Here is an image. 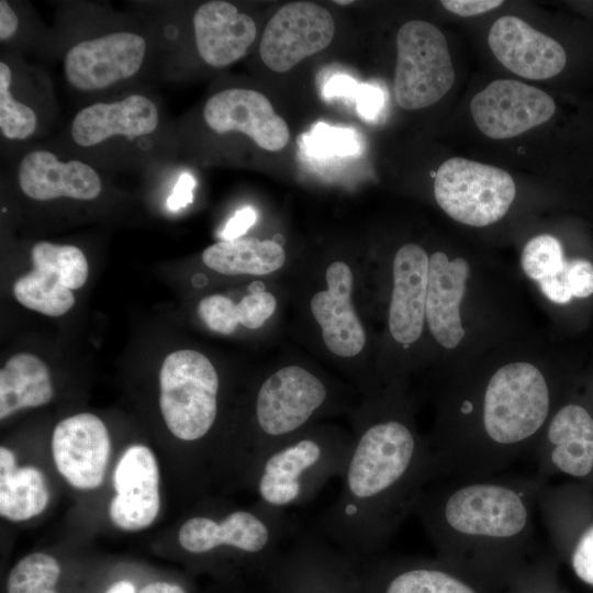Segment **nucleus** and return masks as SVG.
I'll list each match as a JSON object with an SVG mask.
<instances>
[{
    "label": "nucleus",
    "instance_id": "nucleus-28",
    "mask_svg": "<svg viewBox=\"0 0 593 593\" xmlns=\"http://www.w3.org/2000/svg\"><path fill=\"white\" fill-rule=\"evenodd\" d=\"M49 499L43 473L35 467H18L15 457L0 448V514L12 522H22L41 514Z\"/></svg>",
    "mask_w": 593,
    "mask_h": 593
},
{
    "label": "nucleus",
    "instance_id": "nucleus-32",
    "mask_svg": "<svg viewBox=\"0 0 593 593\" xmlns=\"http://www.w3.org/2000/svg\"><path fill=\"white\" fill-rule=\"evenodd\" d=\"M568 260L561 242L551 234L532 237L521 254L523 272L536 283L562 273Z\"/></svg>",
    "mask_w": 593,
    "mask_h": 593
},
{
    "label": "nucleus",
    "instance_id": "nucleus-42",
    "mask_svg": "<svg viewBox=\"0 0 593 593\" xmlns=\"http://www.w3.org/2000/svg\"><path fill=\"white\" fill-rule=\"evenodd\" d=\"M360 83L348 75H335L324 85L323 92L326 97H353L356 98Z\"/></svg>",
    "mask_w": 593,
    "mask_h": 593
},
{
    "label": "nucleus",
    "instance_id": "nucleus-27",
    "mask_svg": "<svg viewBox=\"0 0 593 593\" xmlns=\"http://www.w3.org/2000/svg\"><path fill=\"white\" fill-rule=\"evenodd\" d=\"M47 366L35 355L21 353L0 370V418L25 407L47 404L53 398Z\"/></svg>",
    "mask_w": 593,
    "mask_h": 593
},
{
    "label": "nucleus",
    "instance_id": "nucleus-18",
    "mask_svg": "<svg viewBox=\"0 0 593 593\" xmlns=\"http://www.w3.org/2000/svg\"><path fill=\"white\" fill-rule=\"evenodd\" d=\"M160 122L153 99L132 93L112 102L91 103L78 111L70 124L72 142L96 148L115 141L141 139L154 134Z\"/></svg>",
    "mask_w": 593,
    "mask_h": 593
},
{
    "label": "nucleus",
    "instance_id": "nucleus-39",
    "mask_svg": "<svg viewBox=\"0 0 593 593\" xmlns=\"http://www.w3.org/2000/svg\"><path fill=\"white\" fill-rule=\"evenodd\" d=\"M355 99L357 112L363 120L374 119L384 105L383 91L369 83H360Z\"/></svg>",
    "mask_w": 593,
    "mask_h": 593
},
{
    "label": "nucleus",
    "instance_id": "nucleus-21",
    "mask_svg": "<svg viewBox=\"0 0 593 593\" xmlns=\"http://www.w3.org/2000/svg\"><path fill=\"white\" fill-rule=\"evenodd\" d=\"M429 256L415 243L401 246L392 262V291L388 326L400 345L416 343L426 325Z\"/></svg>",
    "mask_w": 593,
    "mask_h": 593
},
{
    "label": "nucleus",
    "instance_id": "nucleus-11",
    "mask_svg": "<svg viewBox=\"0 0 593 593\" xmlns=\"http://www.w3.org/2000/svg\"><path fill=\"white\" fill-rule=\"evenodd\" d=\"M537 513L558 557L579 581L593 588V492L570 480L547 481Z\"/></svg>",
    "mask_w": 593,
    "mask_h": 593
},
{
    "label": "nucleus",
    "instance_id": "nucleus-34",
    "mask_svg": "<svg viewBox=\"0 0 593 593\" xmlns=\"http://www.w3.org/2000/svg\"><path fill=\"white\" fill-rule=\"evenodd\" d=\"M300 147L304 154L315 158L345 157L358 152L359 142L351 128L318 122L309 133L301 135Z\"/></svg>",
    "mask_w": 593,
    "mask_h": 593
},
{
    "label": "nucleus",
    "instance_id": "nucleus-10",
    "mask_svg": "<svg viewBox=\"0 0 593 593\" xmlns=\"http://www.w3.org/2000/svg\"><path fill=\"white\" fill-rule=\"evenodd\" d=\"M434 195L439 208L456 222L483 227L504 217L516 187L501 168L454 157L436 171Z\"/></svg>",
    "mask_w": 593,
    "mask_h": 593
},
{
    "label": "nucleus",
    "instance_id": "nucleus-44",
    "mask_svg": "<svg viewBox=\"0 0 593 593\" xmlns=\"http://www.w3.org/2000/svg\"><path fill=\"white\" fill-rule=\"evenodd\" d=\"M19 27V18L8 1H0V41L10 40Z\"/></svg>",
    "mask_w": 593,
    "mask_h": 593
},
{
    "label": "nucleus",
    "instance_id": "nucleus-20",
    "mask_svg": "<svg viewBox=\"0 0 593 593\" xmlns=\"http://www.w3.org/2000/svg\"><path fill=\"white\" fill-rule=\"evenodd\" d=\"M489 46L512 72L532 80L558 75L566 66L563 47L514 15L497 19L489 31Z\"/></svg>",
    "mask_w": 593,
    "mask_h": 593
},
{
    "label": "nucleus",
    "instance_id": "nucleus-17",
    "mask_svg": "<svg viewBox=\"0 0 593 593\" xmlns=\"http://www.w3.org/2000/svg\"><path fill=\"white\" fill-rule=\"evenodd\" d=\"M111 441L103 422L91 413L60 421L53 433L55 466L67 482L80 490L99 486L104 478Z\"/></svg>",
    "mask_w": 593,
    "mask_h": 593
},
{
    "label": "nucleus",
    "instance_id": "nucleus-30",
    "mask_svg": "<svg viewBox=\"0 0 593 593\" xmlns=\"http://www.w3.org/2000/svg\"><path fill=\"white\" fill-rule=\"evenodd\" d=\"M31 260L33 267L56 271L70 290L81 288L87 281L88 261L83 253L74 245L38 242L31 249Z\"/></svg>",
    "mask_w": 593,
    "mask_h": 593
},
{
    "label": "nucleus",
    "instance_id": "nucleus-6",
    "mask_svg": "<svg viewBox=\"0 0 593 593\" xmlns=\"http://www.w3.org/2000/svg\"><path fill=\"white\" fill-rule=\"evenodd\" d=\"M300 527L289 512L258 501L251 508H232L219 516H192L181 525L178 540L192 555L228 549L266 563Z\"/></svg>",
    "mask_w": 593,
    "mask_h": 593
},
{
    "label": "nucleus",
    "instance_id": "nucleus-33",
    "mask_svg": "<svg viewBox=\"0 0 593 593\" xmlns=\"http://www.w3.org/2000/svg\"><path fill=\"white\" fill-rule=\"evenodd\" d=\"M60 573L55 558L34 552L20 560L11 570L8 593H57L54 589Z\"/></svg>",
    "mask_w": 593,
    "mask_h": 593
},
{
    "label": "nucleus",
    "instance_id": "nucleus-14",
    "mask_svg": "<svg viewBox=\"0 0 593 593\" xmlns=\"http://www.w3.org/2000/svg\"><path fill=\"white\" fill-rule=\"evenodd\" d=\"M470 110L475 125L484 135L505 139L547 122L556 105L548 93L536 87L499 79L473 97Z\"/></svg>",
    "mask_w": 593,
    "mask_h": 593
},
{
    "label": "nucleus",
    "instance_id": "nucleus-1",
    "mask_svg": "<svg viewBox=\"0 0 593 593\" xmlns=\"http://www.w3.org/2000/svg\"><path fill=\"white\" fill-rule=\"evenodd\" d=\"M567 388L535 359L455 373L427 438L435 480L496 475L533 457Z\"/></svg>",
    "mask_w": 593,
    "mask_h": 593
},
{
    "label": "nucleus",
    "instance_id": "nucleus-19",
    "mask_svg": "<svg viewBox=\"0 0 593 593\" xmlns=\"http://www.w3.org/2000/svg\"><path fill=\"white\" fill-rule=\"evenodd\" d=\"M113 484L111 522L128 532L148 527L160 507L159 469L153 451L144 445L128 447L115 467Z\"/></svg>",
    "mask_w": 593,
    "mask_h": 593
},
{
    "label": "nucleus",
    "instance_id": "nucleus-37",
    "mask_svg": "<svg viewBox=\"0 0 593 593\" xmlns=\"http://www.w3.org/2000/svg\"><path fill=\"white\" fill-rule=\"evenodd\" d=\"M549 563H530L511 584L513 593H561L552 580Z\"/></svg>",
    "mask_w": 593,
    "mask_h": 593
},
{
    "label": "nucleus",
    "instance_id": "nucleus-2",
    "mask_svg": "<svg viewBox=\"0 0 593 593\" xmlns=\"http://www.w3.org/2000/svg\"><path fill=\"white\" fill-rule=\"evenodd\" d=\"M361 412L338 494L313 525L350 559L389 545L435 480L428 440L400 391L383 392Z\"/></svg>",
    "mask_w": 593,
    "mask_h": 593
},
{
    "label": "nucleus",
    "instance_id": "nucleus-38",
    "mask_svg": "<svg viewBox=\"0 0 593 593\" xmlns=\"http://www.w3.org/2000/svg\"><path fill=\"white\" fill-rule=\"evenodd\" d=\"M567 277L573 299L593 295V262L584 257L568 260Z\"/></svg>",
    "mask_w": 593,
    "mask_h": 593
},
{
    "label": "nucleus",
    "instance_id": "nucleus-5",
    "mask_svg": "<svg viewBox=\"0 0 593 593\" xmlns=\"http://www.w3.org/2000/svg\"><path fill=\"white\" fill-rule=\"evenodd\" d=\"M332 403V389L304 367L284 366L265 378L255 393L253 432L240 457L247 481L264 454L310 427Z\"/></svg>",
    "mask_w": 593,
    "mask_h": 593
},
{
    "label": "nucleus",
    "instance_id": "nucleus-3",
    "mask_svg": "<svg viewBox=\"0 0 593 593\" xmlns=\"http://www.w3.org/2000/svg\"><path fill=\"white\" fill-rule=\"evenodd\" d=\"M546 482L537 473L436 479L413 514L440 560L479 584L512 583L530 564L537 499Z\"/></svg>",
    "mask_w": 593,
    "mask_h": 593
},
{
    "label": "nucleus",
    "instance_id": "nucleus-23",
    "mask_svg": "<svg viewBox=\"0 0 593 593\" xmlns=\"http://www.w3.org/2000/svg\"><path fill=\"white\" fill-rule=\"evenodd\" d=\"M21 191L36 201L59 198L88 201L102 191L98 171L85 161L63 160L46 149H35L24 155L18 168Z\"/></svg>",
    "mask_w": 593,
    "mask_h": 593
},
{
    "label": "nucleus",
    "instance_id": "nucleus-25",
    "mask_svg": "<svg viewBox=\"0 0 593 593\" xmlns=\"http://www.w3.org/2000/svg\"><path fill=\"white\" fill-rule=\"evenodd\" d=\"M379 593H482L480 584L437 558L391 562L382 568Z\"/></svg>",
    "mask_w": 593,
    "mask_h": 593
},
{
    "label": "nucleus",
    "instance_id": "nucleus-16",
    "mask_svg": "<svg viewBox=\"0 0 593 593\" xmlns=\"http://www.w3.org/2000/svg\"><path fill=\"white\" fill-rule=\"evenodd\" d=\"M203 120L216 134L242 133L265 150L282 149L290 137L286 121L256 90L231 88L212 94L204 104Z\"/></svg>",
    "mask_w": 593,
    "mask_h": 593
},
{
    "label": "nucleus",
    "instance_id": "nucleus-15",
    "mask_svg": "<svg viewBox=\"0 0 593 593\" xmlns=\"http://www.w3.org/2000/svg\"><path fill=\"white\" fill-rule=\"evenodd\" d=\"M472 268L461 256L436 250L429 256L425 322L433 339L443 349H459L467 339L465 301Z\"/></svg>",
    "mask_w": 593,
    "mask_h": 593
},
{
    "label": "nucleus",
    "instance_id": "nucleus-12",
    "mask_svg": "<svg viewBox=\"0 0 593 593\" xmlns=\"http://www.w3.org/2000/svg\"><path fill=\"white\" fill-rule=\"evenodd\" d=\"M147 40L114 31L74 44L64 57V75L79 92H100L135 77L147 57Z\"/></svg>",
    "mask_w": 593,
    "mask_h": 593
},
{
    "label": "nucleus",
    "instance_id": "nucleus-41",
    "mask_svg": "<svg viewBox=\"0 0 593 593\" xmlns=\"http://www.w3.org/2000/svg\"><path fill=\"white\" fill-rule=\"evenodd\" d=\"M256 212L250 206H245L235 212L222 231L223 240L243 237L256 221Z\"/></svg>",
    "mask_w": 593,
    "mask_h": 593
},
{
    "label": "nucleus",
    "instance_id": "nucleus-26",
    "mask_svg": "<svg viewBox=\"0 0 593 593\" xmlns=\"http://www.w3.org/2000/svg\"><path fill=\"white\" fill-rule=\"evenodd\" d=\"M286 258L282 245L275 239L244 236L217 242L202 253L206 267L226 276H266L279 270Z\"/></svg>",
    "mask_w": 593,
    "mask_h": 593
},
{
    "label": "nucleus",
    "instance_id": "nucleus-36",
    "mask_svg": "<svg viewBox=\"0 0 593 593\" xmlns=\"http://www.w3.org/2000/svg\"><path fill=\"white\" fill-rule=\"evenodd\" d=\"M198 314L211 331L219 334H232L239 324L237 304L222 294L203 298L198 304Z\"/></svg>",
    "mask_w": 593,
    "mask_h": 593
},
{
    "label": "nucleus",
    "instance_id": "nucleus-47",
    "mask_svg": "<svg viewBox=\"0 0 593 593\" xmlns=\"http://www.w3.org/2000/svg\"><path fill=\"white\" fill-rule=\"evenodd\" d=\"M335 2H336L337 4L346 5V4L351 3L353 1H350V0H344V1H343V0H337V1H335Z\"/></svg>",
    "mask_w": 593,
    "mask_h": 593
},
{
    "label": "nucleus",
    "instance_id": "nucleus-35",
    "mask_svg": "<svg viewBox=\"0 0 593 593\" xmlns=\"http://www.w3.org/2000/svg\"><path fill=\"white\" fill-rule=\"evenodd\" d=\"M276 309L275 295L265 291L262 282H253L249 286V293L237 303L239 324L249 329L260 328Z\"/></svg>",
    "mask_w": 593,
    "mask_h": 593
},
{
    "label": "nucleus",
    "instance_id": "nucleus-24",
    "mask_svg": "<svg viewBox=\"0 0 593 593\" xmlns=\"http://www.w3.org/2000/svg\"><path fill=\"white\" fill-rule=\"evenodd\" d=\"M199 56L211 67L223 68L239 60L254 43V20L227 1H208L192 18Z\"/></svg>",
    "mask_w": 593,
    "mask_h": 593
},
{
    "label": "nucleus",
    "instance_id": "nucleus-43",
    "mask_svg": "<svg viewBox=\"0 0 593 593\" xmlns=\"http://www.w3.org/2000/svg\"><path fill=\"white\" fill-rule=\"evenodd\" d=\"M193 179L183 175L175 187L174 193L168 199V206L172 210L186 206L192 201Z\"/></svg>",
    "mask_w": 593,
    "mask_h": 593
},
{
    "label": "nucleus",
    "instance_id": "nucleus-29",
    "mask_svg": "<svg viewBox=\"0 0 593 593\" xmlns=\"http://www.w3.org/2000/svg\"><path fill=\"white\" fill-rule=\"evenodd\" d=\"M15 299L25 307L48 316H60L68 312L75 296L60 276L45 267L21 276L13 284Z\"/></svg>",
    "mask_w": 593,
    "mask_h": 593
},
{
    "label": "nucleus",
    "instance_id": "nucleus-40",
    "mask_svg": "<svg viewBox=\"0 0 593 593\" xmlns=\"http://www.w3.org/2000/svg\"><path fill=\"white\" fill-rule=\"evenodd\" d=\"M443 7L460 16H473L500 7L501 0H443Z\"/></svg>",
    "mask_w": 593,
    "mask_h": 593
},
{
    "label": "nucleus",
    "instance_id": "nucleus-22",
    "mask_svg": "<svg viewBox=\"0 0 593 593\" xmlns=\"http://www.w3.org/2000/svg\"><path fill=\"white\" fill-rule=\"evenodd\" d=\"M326 289L313 294L311 312L322 329L327 349L339 357H354L366 345V332L351 303L354 276L342 260L333 261L325 272Z\"/></svg>",
    "mask_w": 593,
    "mask_h": 593
},
{
    "label": "nucleus",
    "instance_id": "nucleus-9",
    "mask_svg": "<svg viewBox=\"0 0 593 593\" xmlns=\"http://www.w3.org/2000/svg\"><path fill=\"white\" fill-rule=\"evenodd\" d=\"M443 32L424 20L405 22L396 34L393 94L399 107L419 110L438 102L455 82Z\"/></svg>",
    "mask_w": 593,
    "mask_h": 593
},
{
    "label": "nucleus",
    "instance_id": "nucleus-4",
    "mask_svg": "<svg viewBox=\"0 0 593 593\" xmlns=\"http://www.w3.org/2000/svg\"><path fill=\"white\" fill-rule=\"evenodd\" d=\"M353 441V435L340 429L310 426L264 454L247 482L260 503L289 512L311 502L332 479H340Z\"/></svg>",
    "mask_w": 593,
    "mask_h": 593
},
{
    "label": "nucleus",
    "instance_id": "nucleus-7",
    "mask_svg": "<svg viewBox=\"0 0 593 593\" xmlns=\"http://www.w3.org/2000/svg\"><path fill=\"white\" fill-rule=\"evenodd\" d=\"M159 405L168 429L183 441H198L212 429L219 411V374L193 349L169 354L160 368Z\"/></svg>",
    "mask_w": 593,
    "mask_h": 593
},
{
    "label": "nucleus",
    "instance_id": "nucleus-46",
    "mask_svg": "<svg viewBox=\"0 0 593 593\" xmlns=\"http://www.w3.org/2000/svg\"><path fill=\"white\" fill-rule=\"evenodd\" d=\"M105 593H135V588L130 581L122 580L112 584Z\"/></svg>",
    "mask_w": 593,
    "mask_h": 593
},
{
    "label": "nucleus",
    "instance_id": "nucleus-45",
    "mask_svg": "<svg viewBox=\"0 0 593 593\" xmlns=\"http://www.w3.org/2000/svg\"><path fill=\"white\" fill-rule=\"evenodd\" d=\"M138 593H187L180 585L167 582H153L141 589Z\"/></svg>",
    "mask_w": 593,
    "mask_h": 593
},
{
    "label": "nucleus",
    "instance_id": "nucleus-31",
    "mask_svg": "<svg viewBox=\"0 0 593 593\" xmlns=\"http://www.w3.org/2000/svg\"><path fill=\"white\" fill-rule=\"evenodd\" d=\"M13 75L10 66L0 63V132L10 141H25L38 127V118L27 104L19 101L12 93Z\"/></svg>",
    "mask_w": 593,
    "mask_h": 593
},
{
    "label": "nucleus",
    "instance_id": "nucleus-8",
    "mask_svg": "<svg viewBox=\"0 0 593 593\" xmlns=\"http://www.w3.org/2000/svg\"><path fill=\"white\" fill-rule=\"evenodd\" d=\"M568 385L533 455L536 473L593 492V378Z\"/></svg>",
    "mask_w": 593,
    "mask_h": 593
},
{
    "label": "nucleus",
    "instance_id": "nucleus-13",
    "mask_svg": "<svg viewBox=\"0 0 593 593\" xmlns=\"http://www.w3.org/2000/svg\"><path fill=\"white\" fill-rule=\"evenodd\" d=\"M334 33V19L325 8L306 1L291 2L267 23L259 55L269 69L284 72L327 47Z\"/></svg>",
    "mask_w": 593,
    "mask_h": 593
}]
</instances>
